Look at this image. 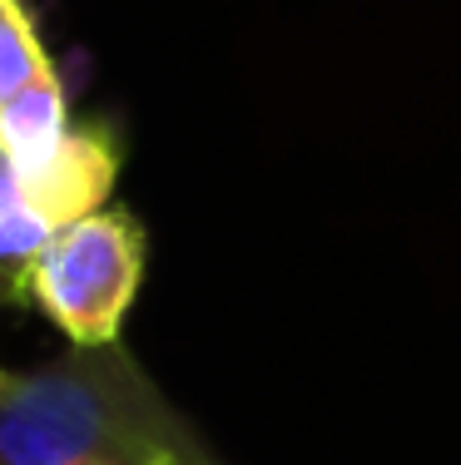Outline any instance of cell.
Returning <instances> with one entry per match:
<instances>
[{
  "label": "cell",
  "instance_id": "obj_2",
  "mask_svg": "<svg viewBox=\"0 0 461 465\" xmlns=\"http://www.w3.org/2000/svg\"><path fill=\"white\" fill-rule=\"evenodd\" d=\"M139 287L145 228L119 208H95L45 238L25 272V302H35L70 347H109Z\"/></svg>",
  "mask_w": 461,
  "mask_h": 465
},
{
  "label": "cell",
  "instance_id": "obj_6",
  "mask_svg": "<svg viewBox=\"0 0 461 465\" xmlns=\"http://www.w3.org/2000/svg\"><path fill=\"white\" fill-rule=\"evenodd\" d=\"M45 74H55V64L30 10L20 0H0V104L30 90L35 80H45Z\"/></svg>",
  "mask_w": 461,
  "mask_h": 465
},
{
  "label": "cell",
  "instance_id": "obj_8",
  "mask_svg": "<svg viewBox=\"0 0 461 465\" xmlns=\"http://www.w3.org/2000/svg\"><path fill=\"white\" fill-rule=\"evenodd\" d=\"M10 302V287H5V278H0V307H5Z\"/></svg>",
  "mask_w": 461,
  "mask_h": 465
},
{
  "label": "cell",
  "instance_id": "obj_1",
  "mask_svg": "<svg viewBox=\"0 0 461 465\" xmlns=\"http://www.w3.org/2000/svg\"><path fill=\"white\" fill-rule=\"evenodd\" d=\"M208 456L119 341L70 347L30 371L0 367V465H164Z\"/></svg>",
  "mask_w": 461,
  "mask_h": 465
},
{
  "label": "cell",
  "instance_id": "obj_4",
  "mask_svg": "<svg viewBox=\"0 0 461 465\" xmlns=\"http://www.w3.org/2000/svg\"><path fill=\"white\" fill-rule=\"evenodd\" d=\"M70 129L75 119H70L65 84L60 74H45V80H35L30 90H20L15 99L0 104V159L15 173H25L40 159H50Z\"/></svg>",
  "mask_w": 461,
  "mask_h": 465
},
{
  "label": "cell",
  "instance_id": "obj_3",
  "mask_svg": "<svg viewBox=\"0 0 461 465\" xmlns=\"http://www.w3.org/2000/svg\"><path fill=\"white\" fill-rule=\"evenodd\" d=\"M115 173H119L115 134L105 124H75L50 159H40L35 169L15 173V179L30 193V203L40 208V218L50 228H65L75 218L105 208L109 188H115Z\"/></svg>",
  "mask_w": 461,
  "mask_h": 465
},
{
  "label": "cell",
  "instance_id": "obj_7",
  "mask_svg": "<svg viewBox=\"0 0 461 465\" xmlns=\"http://www.w3.org/2000/svg\"><path fill=\"white\" fill-rule=\"evenodd\" d=\"M164 465H214L208 456H174V460H164Z\"/></svg>",
  "mask_w": 461,
  "mask_h": 465
},
{
  "label": "cell",
  "instance_id": "obj_5",
  "mask_svg": "<svg viewBox=\"0 0 461 465\" xmlns=\"http://www.w3.org/2000/svg\"><path fill=\"white\" fill-rule=\"evenodd\" d=\"M50 232L55 228L30 203V193L20 188L15 169L0 159V278H5L10 297H25V272L35 262V252L45 248Z\"/></svg>",
  "mask_w": 461,
  "mask_h": 465
}]
</instances>
